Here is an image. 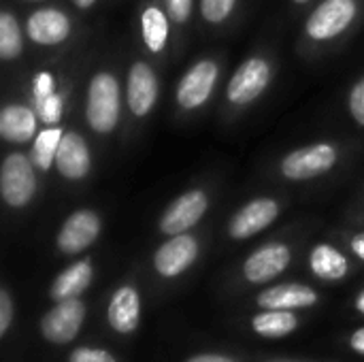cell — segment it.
I'll list each match as a JSON object with an SVG mask.
<instances>
[{
  "label": "cell",
  "instance_id": "1",
  "mask_svg": "<svg viewBox=\"0 0 364 362\" xmlns=\"http://www.w3.org/2000/svg\"><path fill=\"white\" fill-rule=\"evenodd\" d=\"M87 124L92 130L107 134L117 126L119 119V83L111 73H98L90 81L87 90V107H85Z\"/></svg>",
  "mask_w": 364,
  "mask_h": 362
},
{
  "label": "cell",
  "instance_id": "2",
  "mask_svg": "<svg viewBox=\"0 0 364 362\" xmlns=\"http://www.w3.org/2000/svg\"><path fill=\"white\" fill-rule=\"evenodd\" d=\"M2 198L11 207H26L36 192V177L30 160L21 154H9L0 171Z\"/></svg>",
  "mask_w": 364,
  "mask_h": 362
},
{
  "label": "cell",
  "instance_id": "3",
  "mask_svg": "<svg viewBox=\"0 0 364 362\" xmlns=\"http://www.w3.org/2000/svg\"><path fill=\"white\" fill-rule=\"evenodd\" d=\"M337 162V149L331 143H316L288 154L282 162V173L288 179L303 181L331 171Z\"/></svg>",
  "mask_w": 364,
  "mask_h": 362
},
{
  "label": "cell",
  "instance_id": "4",
  "mask_svg": "<svg viewBox=\"0 0 364 362\" xmlns=\"http://www.w3.org/2000/svg\"><path fill=\"white\" fill-rule=\"evenodd\" d=\"M356 17L354 0H324L307 19V34L314 41H328L350 28Z\"/></svg>",
  "mask_w": 364,
  "mask_h": 362
},
{
  "label": "cell",
  "instance_id": "5",
  "mask_svg": "<svg viewBox=\"0 0 364 362\" xmlns=\"http://www.w3.org/2000/svg\"><path fill=\"white\" fill-rule=\"evenodd\" d=\"M85 318V307L79 299L60 301L51 312L41 320V333L51 344H68L77 337Z\"/></svg>",
  "mask_w": 364,
  "mask_h": 362
},
{
  "label": "cell",
  "instance_id": "6",
  "mask_svg": "<svg viewBox=\"0 0 364 362\" xmlns=\"http://www.w3.org/2000/svg\"><path fill=\"white\" fill-rule=\"evenodd\" d=\"M271 81V66L264 58L245 60L228 83V100L235 105H247L256 100Z\"/></svg>",
  "mask_w": 364,
  "mask_h": 362
},
{
  "label": "cell",
  "instance_id": "7",
  "mask_svg": "<svg viewBox=\"0 0 364 362\" xmlns=\"http://www.w3.org/2000/svg\"><path fill=\"white\" fill-rule=\"evenodd\" d=\"M207 205H209V201L203 190H190V192L181 194L164 211V215L160 220V230L168 237L183 235L186 230H190L192 226L198 224V220L207 211Z\"/></svg>",
  "mask_w": 364,
  "mask_h": 362
},
{
  "label": "cell",
  "instance_id": "8",
  "mask_svg": "<svg viewBox=\"0 0 364 362\" xmlns=\"http://www.w3.org/2000/svg\"><path fill=\"white\" fill-rule=\"evenodd\" d=\"M218 81V64L211 60L196 62L177 85V102L183 109H198L207 102Z\"/></svg>",
  "mask_w": 364,
  "mask_h": 362
},
{
  "label": "cell",
  "instance_id": "9",
  "mask_svg": "<svg viewBox=\"0 0 364 362\" xmlns=\"http://www.w3.org/2000/svg\"><path fill=\"white\" fill-rule=\"evenodd\" d=\"M100 235V218L90 209H79L64 222L58 235V247L64 254H79Z\"/></svg>",
  "mask_w": 364,
  "mask_h": 362
},
{
  "label": "cell",
  "instance_id": "10",
  "mask_svg": "<svg viewBox=\"0 0 364 362\" xmlns=\"http://www.w3.org/2000/svg\"><path fill=\"white\" fill-rule=\"evenodd\" d=\"M198 256V241L192 235H175L154 256V267L162 277H177Z\"/></svg>",
  "mask_w": 364,
  "mask_h": 362
},
{
  "label": "cell",
  "instance_id": "11",
  "mask_svg": "<svg viewBox=\"0 0 364 362\" xmlns=\"http://www.w3.org/2000/svg\"><path fill=\"white\" fill-rule=\"evenodd\" d=\"M290 247L284 243H269L256 250L243 265V275L252 284H264L286 271L290 265Z\"/></svg>",
  "mask_w": 364,
  "mask_h": 362
},
{
  "label": "cell",
  "instance_id": "12",
  "mask_svg": "<svg viewBox=\"0 0 364 362\" xmlns=\"http://www.w3.org/2000/svg\"><path fill=\"white\" fill-rule=\"evenodd\" d=\"M277 213H279V205L273 198H256L235 213V218L230 220V228H228L230 237L250 239L256 233L264 230L269 224H273Z\"/></svg>",
  "mask_w": 364,
  "mask_h": 362
},
{
  "label": "cell",
  "instance_id": "13",
  "mask_svg": "<svg viewBox=\"0 0 364 362\" xmlns=\"http://www.w3.org/2000/svg\"><path fill=\"white\" fill-rule=\"evenodd\" d=\"M158 98V79L147 62H134L128 73V107L136 117H145Z\"/></svg>",
  "mask_w": 364,
  "mask_h": 362
},
{
  "label": "cell",
  "instance_id": "14",
  "mask_svg": "<svg viewBox=\"0 0 364 362\" xmlns=\"http://www.w3.org/2000/svg\"><path fill=\"white\" fill-rule=\"evenodd\" d=\"M28 36L38 45H58L68 38L70 21L58 9H38L28 17Z\"/></svg>",
  "mask_w": 364,
  "mask_h": 362
},
{
  "label": "cell",
  "instance_id": "15",
  "mask_svg": "<svg viewBox=\"0 0 364 362\" xmlns=\"http://www.w3.org/2000/svg\"><path fill=\"white\" fill-rule=\"evenodd\" d=\"M55 166L66 179H83L90 171V149L81 134L66 132L55 154Z\"/></svg>",
  "mask_w": 364,
  "mask_h": 362
},
{
  "label": "cell",
  "instance_id": "16",
  "mask_svg": "<svg viewBox=\"0 0 364 362\" xmlns=\"http://www.w3.org/2000/svg\"><path fill=\"white\" fill-rule=\"evenodd\" d=\"M107 316H109V324L113 331H117L122 335L136 331L139 320H141L139 292L132 286H122L119 290H115V294L111 297Z\"/></svg>",
  "mask_w": 364,
  "mask_h": 362
},
{
  "label": "cell",
  "instance_id": "17",
  "mask_svg": "<svg viewBox=\"0 0 364 362\" xmlns=\"http://www.w3.org/2000/svg\"><path fill=\"white\" fill-rule=\"evenodd\" d=\"M318 303V294L314 288L305 284H282L273 286L258 297V305L262 309H301Z\"/></svg>",
  "mask_w": 364,
  "mask_h": 362
},
{
  "label": "cell",
  "instance_id": "18",
  "mask_svg": "<svg viewBox=\"0 0 364 362\" xmlns=\"http://www.w3.org/2000/svg\"><path fill=\"white\" fill-rule=\"evenodd\" d=\"M36 132V115L23 105H6L0 113V134L9 143H26Z\"/></svg>",
  "mask_w": 364,
  "mask_h": 362
},
{
  "label": "cell",
  "instance_id": "19",
  "mask_svg": "<svg viewBox=\"0 0 364 362\" xmlns=\"http://www.w3.org/2000/svg\"><path fill=\"white\" fill-rule=\"evenodd\" d=\"M90 282H92V265L87 260H79L55 277L49 294L58 303L68 301V299H77L90 286Z\"/></svg>",
  "mask_w": 364,
  "mask_h": 362
},
{
  "label": "cell",
  "instance_id": "20",
  "mask_svg": "<svg viewBox=\"0 0 364 362\" xmlns=\"http://www.w3.org/2000/svg\"><path fill=\"white\" fill-rule=\"evenodd\" d=\"M311 271L326 282H339L348 275V258L333 245H318L309 258Z\"/></svg>",
  "mask_w": 364,
  "mask_h": 362
},
{
  "label": "cell",
  "instance_id": "21",
  "mask_svg": "<svg viewBox=\"0 0 364 362\" xmlns=\"http://www.w3.org/2000/svg\"><path fill=\"white\" fill-rule=\"evenodd\" d=\"M299 320L290 309H267L252 320V329L262 337H286L296 331Z\"/></svg>",
  "mask_w": 364,
  "mask_h": 362
},
{
  "label": "cell",
  "instance_id": "22",
  "mask_svg": "<svg viewBox=\"0 0 364 362\" xmlns=\"http://www.w3.org/2000/svg\"><path fill=\"white\" fill-rule=\"evenodd\" d=\"M141 30L143 41L149 51L160 53L168 41V19L158 6H147L141 15Z\"/></svg>",
  "mask_w": 364,
  "mask_h": 362
},
{
  "label": "cell",
  "instance_id": "23",
  "mask_svg": "<svg viewBox=\"0 0 364 362\" xmlns=\"http://www.w3.org/2000/svg\"><path fill=\"white\" fill-rule=\"evenodd\" d=\"M62 137H64V132L60 128H51V126L45 128L43 132H38V137L34 141V147H32V156H34V164L41 171H47L51 166V162L55 160Z\"/></svg>",
  "mask_w": 364,
  "mask_h": 362
},
{
  "label": "cell",
  "instance_id": "24",
  "mask_svg": "<svg viewBox=\"0 0 364 362\" xmlns=\"http://www.w3.org/2000/svg\"><path fill=\"white\" fill-rule=\"evenodd\" d=\"M21 53V32L19 23L11 13L0 15V55L2 60H13Z\"/></svg>",
  "mask_w": 364,
  "mask_h": 362
},
{
  "label": "cell",
  "instance_id": "25",
  "mask_svg": "<svg viewBox=\"0 0 364 362\" xmlns=\"http://www.w3.org/2000/svg\"><path fill=\"white\" fill-rule=\"evenodd\" d=\"M235 2L237 0H200L203 17L207 21H211V23H220V21H224L232 13Z\"/></svg>",
  "mask_w": 364,
  "mask_h": 362
},
{
  "label": "cell",
  "instance_id": "26",
  "mask_svg": "<svg viewBox=\"0 0 364 362\" xmlns=\"http://www.w3.org/2000/svg\"><path fill=\"white\" fill-rule=\"evenodd\" d=\"M36 102V115L41 117V122L45 124H55L62 117V98L58 94H51L43 100H34Z\"/></svg>",
  "mask_w": 364,
  "mask_h": 362
},
{
  "label": "cell",
  "instance_id": "27",
  "mask_svg": "<svg viewBox=\"0 0 364 362\" xmlns=\"http://www.w3.org/2000/svg\"><path fill=\"white\" fill-rule=\"evenodd\" d=\"M68 362H115L113 354L98 348H79L70 354Z\"/></svg>",
  "mask_w": 364,
  "mask_h": 362
},
{
  "label": "cell",
  "instance_id": "28",
  "mask_svg": "<svg viewBox=\"0 0 364 362\" xmlns=\"http://www.w3.org/2000/svg\"><path fill=\"white\" fill-rule=\"evenodd\" d=\"M350 109H352V115L354 119L364 126V79H360L354 87H352V94H350Z\"/></svg>",
  "mask_w": 364,
  "mask_h": 362
},
{
  "label": "cell",
  "instance_id": "29",
  "mask_svg": "<svg viewBox=\"0 0 364 362\" xmlns=\"http://www.w3.org/2000/svg\"><path fill=\"white\" fill-rule=\"evenodd\" d=\"M34 100H43L51 94H55V81H53V75L49 73H38L36 79H34Z\"/></svg>",
  "mask_w": 364,
  "mask_h": 362
},
{
  "label": "cell",
  "instance_id": "30",
  "mask_svg": "<svg viewBox=\"0 0 364 362\" xmlns=\"http://www.w3.org/2000/svg\"><path fill=\"white\" fill-rule=\"evenodd\" d=\"M13 322V301L6 290H0V337L6 335Z\"/></svg>",
  "mask_w": 364,
  "mask_h": 362
},
{
  "label": "cell",
  "instance_id": "31",
  "mask_svg": "<svg viewBox=\"0 0 364 362\" xmlns=\"http://www.w3.org/2000/svg\"><path fill=\"white\" fill-rule=\"evenodd\" d=\"M166 2V9L171 13V17L177 21V23H183L190 19V13H192V0H164Z\"/></svg>",
  "mask_w": 364,
  "mask_h": 362
},
{
  "label": "cell",
  "instance_id": "32",
  "mask_svg": "<svg viewBox=\"0 0 364 362\" xmlns=\"http://www.w3.org/2000/svg\"><path fill=\"white\" fill-rule=\"evenodd\" d=\"M350 344H352L354 352H358V354H363L364 356V329H358V331L352 335Z\"/></svg>",
  "mask_w": 364,
  "mask_h": 362
},
{
  "label": "cell",
  "instance_id": "33",
  "mask_svg": "<svg viewBox=\"0 0 364 362\" xmlns=\"http://www.w3.org/2000/svg\"><path fill=\"white\" fill-rule=\"evenodd\" d=\"M188 362H235L228 356H220V354H200V356H194Z\"/></svg>",
  "mask_w": 364,
  "mask_h": 362
},
{
  "label": "cell",
  "instance_id": "34",
  "mask_svg": "<svg viewBox=\"0 0 364 362\" xmlns=\"http://www.w3.org/2000/svg\"><path fill=\"white\" fill-rule=\"evenodd\" d=\"M352 250L360 256L364 260V235H360V237H356L354 241H352Z\"/></svg>",
  "mask_w": 364,
  "mask_h": 362
},
{
  "label": "cell",
  "instance_id": "35",
  "mask_svg": "<svg viewBox=\"0 0 364 362\" xmlns=\"http://www.w3.org/2000/svg\"><path fill=\"white\" fill-rule=\"evenodd\" d=\"M73 2H75V4H77L79 9H87V6H92V4H94L96 0H73Z\"/></svg>",
  "mask_w": 364,
  "mask_h": 362
},
{
  "label": "cell",
  "instance_id": "36",
  "mask_svg": "<svg viewBox=\"0 0 364 362\" xmlns=\"http://www.w3.org/2000/svg\"><path fill=\"white\" fill-rule=\"evenodd\" d=\"M356 309H358L360 314H364V292L358 297V299H356Z\"/></svg>",
  "mask_w": 364,
  "mask_h": 362
},
{
  "label": "cell",
  "instance_id": "37",
  "mask_svg": "<svg viewBox=\"0 0 364 362\" xmlns=\"http://www.w3.org/2000/svg\"><path fill=\"white\" fill-rule=\"evenodd\" d=\"M294 2H299V4H303V2H309V0H294Z\"/></svg>",
  "mask_w": 364,
  "mask_h": 362
},
{
  "label": "cell",
  "instance_id": "38",
  "mask_svg": "<svg viewBox=\"0 0 364 362\" xmlns=\"http://www.w3.org/2000/svg\"><path fill=\"white\" fill-rule=\"evenodd\" d=\"M271 362H299V361H271Z\"/></svg>",
  "mask_w": 364,
  "mask_h": 362
}]
</instances>
